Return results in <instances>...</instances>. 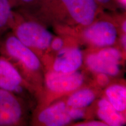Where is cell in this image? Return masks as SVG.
Wrapping results in <instances>:
<instances>
[{
	"label": "cell",
	"mask_w": 126,
	"mask_h": 126,
	"mask_svg": "<svg viewBox=\"0 0 126 126\" xmlns=\"http://www.w3.org/2000/svg\"><path fill=\"white\" fill-rule=\"evenodd\" d=\"M103 9L96 0H37L29 8L18 11L48 23L85 27L103 13Z\"/></svg>",
	"instance_id": "6da1fadb"
},
{
	"label": "cell",
	"mask_w": 126,
	"mask_h": 126,
	"mask_svg": "<svg viewBox=\"0 0 126 126\" xmlns=\"http://www.w3.org/2000/svg\"><path fill=\"white\" fill-rule=\"evenodd\" d=\"M13 34L31 48L45 50L50 46L52 34L40 22L28 18L18 11H14L10 26Z\"/></svg>",
	"instance_id": "7a4b0ae2"
},
{
	"label": "cell",
	"mask_w": 126,
	"mask_h": 126,
	"mask_svg": "<svg viewBox=\"0 0 126 126\" xmlns=\"http://www.w3.org/2000/svg\"><path fill=\"white\" fill-rule=\"evenodd\" d=\"M0 51L18 70L20 68L35 71L40 66V61L34 52L14 34H9L0 42Z\"/></svg>",
	"instance_id": "3957f363"
},
{
	"label": "cell",
	"mask_w": 126,
	"mask_h": 126,
	"mask_svg": "<svg viewBox=\"0 0 126 126\" xmlns=\"http://www.w3.org/2000/svg\"><path fill=\"white\" fill-rule=\"evenodd\" d=\"M83 35L88 42L99 47L113 45L116 42L117 31L111 18L102 13L91 25L85 26Z\"/></svg>",
	"instance_id": "277c9868"
},
{
	"label": "cell",
	"mask_w": 126,
	"mask_h": 126,
	"mask_svg": "<svg viewBox=\"0 0 126 126\" xmlns=\"http://www.w3.org/2000/svg\"><path fill=\"white\" fill-rule=\"evenodd\" d=\"M24 109L15 94L0 89V126L20 125L23 120Z\"/></svg>",
	"instance_id": "5b68a950"
},
{
	"label": "cell",
	"mask_w": 126,
	"mask_h": 126,
	"mask_svg": "<svg viewBox=\"0 0 126 126\" xmlns=\"http://www.w3.org/2000/svg\"><path fill=\"white\" fill-rule=\"evenodd\" d=\"M122 58L117 48H106L96 54H91L86 59L88 67L93 71L108 75H117L120 72L119 61Z\"/></svg>",
	"instance_id": "8992f818"
},
{
	"label": "cell",
	"mask_w": 126,
	"mask_h": 126,
	"mask_svg": "<svg viewBox=\"0 0 126 126\" xmlns=\"http://www.w3.org/2000/svg\"><path fill=\"white\" fill-rule=\"evenodd\" d=\"M83 82V75L77 71L70 73L55 71L48 73L46 78L47 88L57 93L74 91L82 84Z\"/></svg>",
	"instance_id": "52a82bcc"
},
{
	"label": "cell",
	"mask_w": 126,
	"mask_h": 126,
	"mask_svg": "<svg viewBox=\"0 0 126 126\" xmlns=\"http://www.w3.org/2000/svg\"><path fill=\"white\" fill-rule=\"evenodd\" d=\"M23 85L24 80L18 69L4 57H0V89L20 94Z\"/></svg>",
	"instance_id": "ba28073f"
},
{
	"label": "cell",
	"mask_w": 126,
	"mask_h": 126,
	"mask_svg": "<svg viewBox=\"0 0 126 126\" xmlns=\"http://www.w3.org/2000/svg\"><path fill=\"white\" fill-rule=\"evenodd\" d=\"M82 53L78 48H65L59 50L55 60L53 68L55 71L70 73L77 71L82 64Z\"/></svg>",
	"instance_id": "9c48e42d"
},
{
	"label": "cell",
	"mask_w": 126,
	"mask_h": 126,
	"mask_svg": "<svg viewBox=\"0 0 126 126\" xmlns=\"http://www.w3.org/2000/svg\"><path fill=\"white\" fill-rule=\"evenodd\" d=\"M68 108L65 102H58L43 110L39 115V121L47 126H63L69 124L72 119L68 114Z\"/></svg>",
	"instance_id": "30bf717a"
},
{
	"label": "cell",
	"mask_w": 126,
	"mask_h": 126,
	"mask_svg": "<svg viewBox=\"0 0 126 126\" xmlns=\"http://www.w3.org/2000/svg\"><path fill=\"white\" fill-rule=\"evenodd\" d=\"M98 107L97 115L107 126H119L124 124V117L113 108L108 100L100 99L98 103Z\"/></svg>",
	"instance_id": "8fae6325"
},
{
	"label": "cell",
	"mask_w": 126,
	"mask_h": 126,
	"mask_svg": "<svg viewBox=\"0 0 126 126\" xmlns=\"http://www.w3.org/2000/svg\"><path fill=\"white\" fill-rule=\"evenodd\" d=\"M106 94L108 100L119 112L126 109V89L124 86L114 85L107 88Z\"/></svg>",
	"instance_id": "7c38bea8"
},
{
	"label": "cell",
	"mask_w": 126,
	"mask_h": 126,
	"mask_svg": "<svg viewBox=\"0 0 126 126\" xmlns=\"http://www.w3.org/2000/svg\"><path fill=\"white\" fill-rule=\"evenodd\" d=\"M95 99V94L92 90L83 89L72 94L68 99L67 105L70 108L82 109L92 103Z\"/></svg>",
	"instance_id": "4fadbf2b"
},
{
	"label": "cell",
	"mask_w": 126,
	"mask_h": 126,
	"mask_svg": "<svg viewBox=\"0 0 126 126\" xmlns=\"http://www.w3.org/2000/svg\"><path fill=\"white\" fill-rule=\"evenodd\" d=\"M14 9L8 0H0V32L10 28Z\"/></svg>",
	"instance_id": "5bb4252c"
},
{
	"label": "cell",
	"mask_w": 126,
	"mask_h": 126,
	"mask_svg": "<svg viewBox=\"0 0 126 126\" xmlns=\"http://www.w3.org/2000/svg\"><path fill=\"white\" fill-rule=\"evenodd\" d=\"M12 9L18 10L26 9L35 4L37 0H8Z\"/></svg>",
	"instance_id": "9a60e30c"
},
{
	"label": "cell",
	"mask_w": 126,
	"mask_h": 126,
	"mask_svg": "<svg viewBox=\"0 0 126 126\" xmlns=\"http://www.w3.org/2000/svg\"><path fill=\"white\" fill-rule=\"evenodd\" d=\"M68 114L71 118L72 120L81 119L84 116V112L82 109L79 108H73L69 107Z\"/></svg>",
	"instance_id": "2e32d148"
},
{
	"label": "cell",
	"mask_w": 126,
	"mask_h": 126,
	"mask_svg": "<svg viewBox=\"0 0 126 126\" xmlns=\"http://www.w3.org/2000/svg\"><path fill=\"white\" fill-rule=\"evenodd\" d=\"M97 2L103 8H108L111 10H114L117 7V5L114 0H96Z\"/></svg>",
	"instance_id": "e0dca14e"
},
{
	"label": "cell",
	"mask_w": 126,
	"mask_h": 126,
	"mask_svg": "<svg viewBox=\"0 0 126 126\" xmlns=\"http://www.w3.org/2000/svg\"><path fill=\"white\" fill-rule=\"evenodd\" d=\"M50 45L53 50H56V51H59L62 49L63 46H64V42L62 39L60 38V37H57L51 41Z\"/></svg>",
	"instance_id": "ac0fdd59"
},
{
	"label": "cell",
	"mask_w": 126,
	"mask_h": 126,
	"mask_svg": "<svg viewBox=\"0 0 126 126\" xmlns=\"http://www.w3.org/2000/svg\"><path fill=\"white\" fill-rule=\"evenodd\" d=\"M97 81L100 86H104L107 85L109 82L108 75L104 73H99L97 77Z\"/></svg>",
	"instance_id": "d6986e66"
},
{
	"label": "cell",
	"mask_w": 126,
	"mask_h": 126,
	"mask_svg": "<svg viewBox=\"0 0 126 126\" xmlns=\"http://www.w3.org/2000/svg\"><path fill=\"white\" fill-rule=\"evenodd\" d=\"M78 126H107V124L105 123L102 122H99V121H92V122H89L85 123H81Z\"/></svg>",
	"instance_id": "ffe728a7"
},
{
	"label": "cell",
	"mask_w": 126,
	"mask_h": 126,
	"mask_svg": "<svg viewBox=\"0 0 126 126\" xmlns=\"http://www.w3.org/2000/svg\"><path fill=\"white\" fill-rule=\"evenodd\" d=\"M117 6H121L123 8H126V0H114Z\"/></svg>",
	"instance_id": "44dd1931"
},
{
	"label": "cell",
	"mask_w": 126,
	"mask_h": 126,
	"mask_svg": "<svg viewBox=\"0 0 126 126\" xmlns=\"http://www.w3.org/2000/svg\"><path fill=\"white\" fill-rule=\"evenodd\" d=\"M122 45L124 48H126V35L123 36L122 39Z\"/></svg>",
	"instance_id": "7402d4cb"
}]
</instances>
